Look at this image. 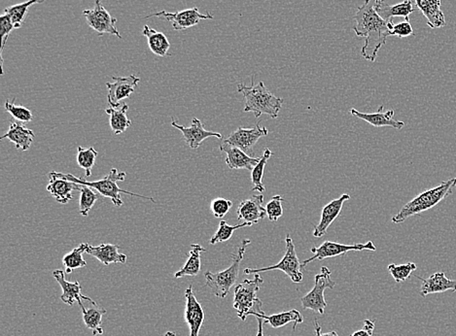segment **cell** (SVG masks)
Masks as SVG:
<instances>
[{"mask_svg": "<svg viewBox=\"0 0 456 336\" xmlns=\"http://www.w3.org/2000/svg\"><path fill=\"white\" fill-rule=\"evenodd\" d=\"M351 199V196L348 194H344L339 199H333L328 204L323 207L321 212V219L317 226H314V236L316 238L325 236L328 229L334 220L338 218L343 210L344 202Z\"/></svg>", "mask_w": 456, "mask_h": 336, "instance_id": "cell-18", "label": "cell"}, {"mask_svg": "<svg viewBox=\"0 0 456 336\" xmlns=\"http://www.w3.org/2000/svg\"><path fill=\"white\" fill-rule=\"evenodd\" d=\"M284 201L281 196L272 197L271 200L266 205L267 216L272 223H277L280 217L284 215L282 202Z\"/></svg>", "mask_w": 456, "mask_h": 336, "instance_id": "cell-40", "label": "cell"}, {"mask_svg": "<svg viewBox=\"0 0 456 336\" xmlns=\"http://www.w3.org/2000/svg\"><path fill=\"white\" fill-rule=\"evenodd\" d=\"M418 279L422 281L420 288V295L422 296L431 295V293H445L447 291L456 293V280L448 279L445 273H436L428 278L418 277Z\"/></svg>", "mask_w": 456, "mask_h": 336, "instance_id": "cell-22", "label": "cell"}, {"mask_svg": "<svg viewBox=\"0 0 456 336\" xmlns=\"http://www.w3.org/2000/svg\"><path fill=\"white\" fill-rule=\"evenodd\" d=\"M81 310L83 313L84 323H85L86 327L90 328L93 332V335H103V330L101 328V322H103V315L106 314L105 309L94 305V307L89 309L82 307Z\"/></svg>", "mask_w": 456, "mask_h": 336, "instance_id": "cell-31", "label": "cell"}, {"mask_svg": "<svg viewBox=\"0 0 456 336\" xmlns=\"http://www.w3.org/2000/svg\"><path fill=\"white\" fill-rule=\"evenodd\" d=\"M98 196L93 189L86 186H80V202H79V213L81 216L87 217L89 212L93 208Z\"/></svg>", "mask_w": 456, "mask_h": 336, "instance_id": "cell-37", "label": "cell"}, {"mask_svg": "<svg viewBox=\"0 0 456 336\" xmlns=\"http://www.w3.org/2000/svg\"><path fill=\"white\" fill-rule=\"evenodd\" d=\"M375 330V322L371 320L364 321V327L360 330L353 333L351 336H373Z\"/></svg>", "mask_w": 456, "mask_h": 336, "instance_id": "cell-44", "label": "cell"}, {"mask_svg": "<svg viewBox=\"0 0 456 336\" xmlns=\"http://www.w3.org/2000/svg\"><path fill=\"white\" fill-rule=\"evenodd\" d=\"M416 6L427 20L431 29L446 26L445 15L441 9V0H415Z\"/></svg>", "mask_w": 456, "mask_h": 336, "instance_id": "cell-26", "label": "cell"}, {"mask_svg": "<svg viewBox=\"0 0 456 336\" xmlns=\"http://www.w3.org/2000/svg\"><path fill=\"white\" fill-rule=\"evenodd\" d=\"M5 109L15 120L18 121L20 123H29L34 120V116H32L31 110L27 109L24 106L15 105L14 101L10 102L9 100H6Z\"/></svg>", "mask_w": 456, "mask_h": 336, "instance_id": "cell-39", "label": "cell"}, {"mask_svg": "<svg viewBox=\"0 0 456 336\" xmlns=\"http://www.w3.org/2000/svg\"><path fill=\"white\" fill-rule=\"evenodd\" d=\"M272 155V152L271 150L266 149L264 150L263 155L260 158V162H258L256 167L253 168L251 173V181L253 184V188H252V191H256L263 192L266 191L265 189L264 185H263V177H264L265 168H266L267 160H270Z\"/></svg>", "mask_w": 456, "mask_h": 336, "instance_id": "cell-34", "label": "cell"}, {"mask_svg": "<svg viewBox=\"0 0 456 336\" xmlns=\"http://www.w3.org/2000/svg\"><path fill=\"white\" fill-rule=\"evenodd\" d=\"M152 17L163 18L170 22L172 24V28L175 31H184V29L197 26L203 20H212L214 18L208 12L207 14L200 13L198 7L182 10V11L175 12V13L163 10V11L148 15L147 17H145V19L152 18Z\"/></svg>", "mask_w": 456, "mask_h": 336, "instance_id": "cell-11", "label": "cell"}, {"mask_svg": "<svg viewBox=\"0 0 456 336\" xmlns=\"http://www.w3.org/2000/svg\"><path fill=\"white\" fill-rule=\"evenodd\" d=\"M263 282L264 280L257 273L255 274L253 280L245 279L242 283L235 287L234 308L240 320L245 321L249 316H253L254 313H264L262 301L257 298Z\"/></svg>", "mask_w": 456, "mask_h": 336, "instance_id": "cell-6", "label": "cell"}, {"mask_svg": "<svg viewBox=\"0 0 456 336\" xmlns=\"http://www.w3.org/2000/svg\"><path fill=\"white\" fill-rule=\"evenodd\" d=\"M456 187V177L440 183L437 187L433 189L427 190L423 192L420 196L411 199L406 205H404L402 209L398 212L397 215L392 218L394 224H401L405 222L406 219L411 216L420 215L423 212L427 211L436 205L440 204L446 197L453 194V190Z\"/></svg>", "mask_w": 456, "mask_h": 336, "instance_id": "cell-4", "label": "cell"}, {"mask_svg": "<svg viewBox=\"0 0 456 336\" xmlns=\"http://www.w3.org/2000/svg\"><path fill=\"white\" fill-rule=\"evenodd\" d=\"M119 249L120 247L113 244H101L98 246H91L88 244L86 253L98 259L104 266L127 263L128 257L125 254L119 253Z\"/></svg>", "mask_w": 456, "mask_h": 336, "instance_id": "cell-21", "label": "cell"}, {"mask_svg": "<svg viewBox=\"0 0 456 336\" xmlns=\"http://www.w3.org/2000/svg\"><path fill=\"white\" fill-rule=\"evenodd\" d=\"M96 157H98V152L93 147L85 149V148L78 146L77 148V164L85 170L86 177L91 176V169L96 164Z\"/></svg>", "mask_w": 456, "mask_h": 336, "instance_id": "cell-35", "label": "cell"}, {"mask_svg": "<svg viewBox=\"0 0 456 336\" xmlns=\"http://www.w3.org/2000/svg\"><path fill=\"white\" fill-rule=\"evenodd\" d=\"M232 206L233 202L230 200L218 197V199L212 200V204H210V210H212L215 218L221 219L229 213Z\"/></svg>", "mask_w": 456, "mask_h": 336, "instance_id": "cell-42", "label": "cell"}, {"mask_svg": "<svg viewBox=\"0 0 456 336\" xmlns=\"http://www.w3.org/2000/svg\"><path fill=\"white\" fill-rule=\"evenodd\" d=\"M264 196L256 194L240 202L237 207V214L239 221L247 223L257 224L259 221L266 218V207L263 206Z\"/></svg>", "mask_w": 456, "mask_h": 336, "instance_id": "cell-19", "label": "cell"}, {"mask_svg": "<svg viewBox=\"0 0 456 336\" xmlns=\"http://www.w3.org/2000/svg\"><path fill=\"white\" fill-rule=\"evenodd\" d=\"M258 321V333H257V336H264V328H263V326H264V320L261 318H257Z\"/></svg>", "mask_w": 456, "mask_h": 336, "instance_id": "cell-46", "label": "cell"}, {"mask_svg": "<svg viewBox=\"0 0 456 336\" xmlns=\"http://www.w3.org/2000/svg\"><path fill=\"white\" fill-rule=\"evenodd\" d=\"M390 36L403 38V37L415 36V32H413V29L410 22L405 21L403 23L393 24L392 29L390 31Z\"/></svg>", "mask_w": 456, "mask_h": 336, "instance_id": "cell-43", "label": "cell"}, {"mask_svg": "<svg viewBox=\"0 0 456 336\" xmlns=\"http://www.w3.org/2000/svg\"><path fill=\"white\" fill-rule=\"evenodd\" d=\"M54 278L58 282L59 285L61 286L63 293L61 296V300L64 303L69 306H73L74 303H78L80 307H84L82 300L88 301L91 305H96L95 300H91L89 296H83L81 293V286L78 281L68 282L66 280V275L63 270L53 271Z\"/></svg>", "mask_w": 456, "mask_h": 336, "instance_id": "cell-16", "label": "cell"}, {"mask_svg": "<svg viewBox=\"0 0 456 336\" xmlns=\"http://www.w3.org/2000/svg\"><path fill=\"white\" fill-rule=\"evenodd\" d=\"M49 176L63 178V179L68 180V181L75 183L79 186H86L96 190V191L100 192L101 196L110 199L116 207H121L124 204L121 194H128L131 197H140V199H148L152 202H156L152 197L140 196V194H133V192L121 189L118 186L117 183L124 181L126 176H127V173L118 171L117 168H112L111 171L103 179L93 182L87 181L83 178L75 177L73 174H69V173L64 174V173L53 171L49 173Z\"/></svg>", "mask_w": 456, "mask_h": 336, "instance_id": "cell-2", "label": "cell"}, {"mask_svg": "<svg viewBox=\"0 0 456 336\" xmlns=\"http://www.w3.org/2000/svg\"><path fill=\"white\" fill-rule=\"evenodd\" d=\"M364 250L376 251V247L372 241H368L365 244H351V245L339 243V242L325 241L319 247H312L311 249L312 257L304 261L301 264V266L303 268L307 264L316 261V259L323 261L325 259L341 256V254L348 253L351 251Z\"/></svg>", "mask_w": 456, "mask_h": 336, "instance_id": "cell-9", "label": "cell"}, {"mask_svg": "<svg viewBox=\"0 0 456 336\" xmlns=\"http://www.w3.org/2000/svg\"><path fill=\"white\" fill-rule=\"evenodd\" d=\"M142 34L147 39L148 47H149L154 55L158 56H170L168 51H170L172 44H170V40L165 34L151 29L147 24L143 28Z\"/></svg>", "mask_w": 456, "mask_h": 336, "instance_id": "cell-28", "label": "cell"}, {"mask_svg": "<svg viewBox=\"0 0 456 336\" xmlns=\"http://www.w3.org/2000/svg\"><path fill=\"white\" fill-rule=\"evenodd\" d=\"M128 105H122L121 108L109 106L105 113L110 116V128L114 135H119L125 132L131 125V121L128 118Z\"/></svg>", "mask_w": 456, "mask_h": 336, "instance_id": "cell-30", "label": "cell"}, {"mask_svg": "<svg viewBox=\"0 0 456 336\" xmlns=\"http://www.w3.org/2000/svg\"><path fill=\"white\" fill-rule=\"evenodd\" d=\"M416 268H418V266L415 263L400 264V266L391 264L388 266L389 273L391 274L394 280L397 282V283H402L406 279L410 278L411 273L416 270Z\"/></svg>", "mask_w": 456, "mask_h": 336, "instance_id": "cell-38", "label": "cell"}, {"mask_svg": "<svg viewBox=\"0 0 456 336\" xmlns=\"http://www.w3.org/2000/svg\"><path fill=\"white\" fill-rule=\"evenodd\" d=\"M87 245L88 243H82L64 257L63 264L66 268V273H71L74 269L85 268L87 263L83 258V254L86 253Z\"/></svg>", "mask_w": 456, "mask_h": 336, "instance_id": "cell-33", "label": "cell"}, {"mask_svg": "<svg viewBox=\"0 0 456 336\" xmlns=\"http://www.w3.org/2000/svg\"><path fill=\"white\" fill-rule=\"evenodd\" d=\"M15 26L12 23L11 17L7 13H3L0 16V38H1V51L0 56H3L4 47L8 40V37L12 31H14Z\"/></svg>", "mask_w": 456, "mask_h": 336, "instance_id": "cell-41", "label": "cell"}, {"mask_svg": "<svg viewBox=\"0 0 456 336\" xmlns=\"http://www.w3.org/2000/svg\"><path fill=\"white\" fill-rule=\"evenodd\" d=\"M267 135H269V130H267V128L261 127L258 123L254 128H237L235 132L230 133L225 141L240 148L247 155H250L253 154L254 146L256 145L258 141Z\"/></svg>", "mask_w": 456, "mask_h": 336, "instance_id": "cell-12", "label": "cell"}, {"mask_svg": "<svg viewBox=\"0 0 456 336\" xmlns=\"http://www.w3.org/2000/svg\"><path fill=\"white\" fill-rule=\"evenodd\" d=\"M253 316L256 318L263 319L265 323H269L274 328H282L286 326L287 323H294L293 330H295L298 323L304 322L303 315L296 309L270 316H267L265 312L261 314L254 313Z\"/></svg>", "mask_w": 456, "mask_h": 336, "instance_id": "cell-27", "label": "cell"}, {"mask_svg": "<svg viewBox=\"0 0 456 336\" xmlns=\"http://www.w3.org/2000/svg\"><path fill=\"white\" fill-rule=\"evenodd\" d=\"M114 83H105L108 91V106L117 108L122 106L121 101L130 98L135 91L136 86L140 82V79L135 75L128 77H112Z\"/></svg>", "mask_w": 456, "mask_h": 336, "instance_id": "cell-14", "label": "cell"}, {"mask_svg": "<svg viewBox=\"0 0 456 336\" xmlns=\"http://www.w3.org/2000/svg\"><path fill=\"white\" fill-rule=\"evenodd\" d=\"M50 177V181L47 185V191L50 192L59 204H66L73 200V191H80V186L75 183L68 181L63 178Z\"/></svg>", "mask_w": 456, "mask_h": 336, "instance_id": "cell-23", "label": "cell"}, {"mask_svg": "<svg viewBox=\"0 0 456 336\" xmlns=\"http://www.w3.org/2000/svg\"><path fill=\"white\" fill-rule=\"evenodd\" d=\"M375 9L381 18L386 22H392L395 17H403L409 22V17L415 12L411 0H404L401 3L389 5L384 1L375 2Z\"/></svg>", "mask_w": 456, "mask_h": 336, "instance_id": "cell-24", "label": "cell"}, {"mask_svg": "<svg viewBox=\"0 0 456 336\" xmlns=\"http://www.w3.org/2000/svg\"><path fill=\"white\" fill-rule=\"evenodd\" d=\"M353 31L357 36L365 37V43L361 49V55L367 61H376L378 51L386 43L393 22H386L381 18L375 9V0L358 7L355 16Z\"/></svg>", "mask_w": 456, "mask_h": 336, "instance_id": "cell-1", "label": "cell"}, {"mask_svg": "<svg viewBox=\"0 0 456 336\" xmlns=\"http://www.w3.org/2000/svg\"><path fill=\"white\" fill-rule=\"evenodd\" d=\"M163 336H177V335H175V333H173V332H168V333H166V335H163Z\"/></svg>", "mask_w": 456, "mask_h": 336, "instance_id": "cell-47", "label": "cell"}, {"mask_svg": "<svg viewBox=\"0 0 456 336\" xmlns=\"http://www.w3.org/2000/svg\"><path fill=\"white\" fill-rule=\"evenodd\" d=\"M314 326H316V336H339L337 332H334V330H332V332L327 333H321V325H319L318 321L316 320L314 321Z\"/></svg>", "mask_w": 456, "mask_h": 336, "instance_id": "cell-45", "label": "cell"}, {"mask_svg": "<svg viewBox=\"0 0 456 336\" xmlns=\"http://www.w3.org/2000/svg\"><path fill=\"white\" fill-rule=\"evenodd\" d=\"M250 243L251 241L249 239H244L242 241L237 253L233 254L232 264L224 271L217 273H212L210 271L205 273L207 286L212 291L213 295L217 298H225L229 295L230 289L235 285L237 276H239L240 263H242L245 251Z\"/></svg>", "mask_w": 456, "mask_h": 336, "instance_id": "cell-5", "label": "cell"}, {"mask_svg": "<svg viewBox=\"0 0 456 336\" xmlns=\"http://www.w3.org/2000/svg\"><path fill=\"white\" fill-rule=\"evenodd\" d=\"M205 251L207 250L202 245H200V244H192L191 245L189 258H188L187 261L182 266V268L179 269V271H177L175 274V277L182 278L186 277V276L196 277L200 273V266H202V264H200V256Z\"/></svg>", "mask_w": 456, "mask_h": 336, "instance_id": "cell-29", "label": "cell"}, {"mask_svg": "<svg viewBox=\"0 0 456 336\" xmlns=\"http://www.w3.org/2000/svg\"><path fill=\"white\" fill-rule=\"evenodd\" d=\"M172 125L173 128H177L182 132L183 138L186 144L189 146L191 149H198L200 144L209 137H216L222 139V135L214 132H208L203 128V123L198 118H193L192 125L191 127L186 128L184 125H178L175 122V119H172Z\"/></svg>", "mask_w": 456, "mask_h": 336, "instance_id": "cell-15", "label": "cell"}, {"mask_svg": "<svg viewBox=\"0 0 456 336\" xmlns=\"http://www.w3.org/2000/svg\"><path fill=\"white\" fill-rule=\"evenodd\" d=\"M82 14L85 17L88 26L98 32V36L111 34L117 36L119 39H122L120 32L116 28L117 20L113 18L108 10L104 8L103 0H96L95 8L84 10Z\"/></svg>", "mask_w": 456, "mask_h": 336, "instance_id": "cell-10", "label": "cell"}, {"mask_svg": "<svg viewBox=\"0 0 456 336\" xmlns=\"http://www.w3.org/2000/svg\"><path fill=\"white\" fill-rule=\"evenodd\" d=\"M237 91L244 96V112L254 113L256 118L261 117L262 115H267L272 119L279 117L284 100L272 95L264 82H259L257 85L252 84L251 86L239 84Z\"/></svg>", "mask_w": 456, "mask_h": 336, "instance_id": "cell-3", "label": "cell"}, {"mask_svg": "<svg viewBox=\"0 0 456 336\" xmlns=\"http://www.w3.org/2000/svg\"><path fill=\"white\" fill-rule=\"evenodd\" d=\"M331 270L326 266H322L321 273L316 276L314 287L311 291L301 298L302 306L304 310H312L323 315L327 307L324 291L326 289H334L336 282L331 279Z\"/></svg>", "mask_w": 456, "mask_h": 336, "instance_id": "cell-8", "label": "cell"}, {"mask_svg": "<svg viewBox=\"0 0 456 336\" xmlns=\"http://www.w3.org/2000/svg\"><path fill=\"white\" fill-rule=\"evenodd\" d=\"M185 322L190 328V336H199L200 328L205 322V314L203 305L196 298L193 286L191 285L185 291Z\"/></svg>", "mask_w": 456, "mask_h": 336, "instance_id": "cell-13", "label": "cell"}, {"mask_svg": "<svg viewBox=\"0 0 456 336\" xmlns=\"http://www.w3.org/2000/svg\"><path fill=\"white\" fill-rule=\"evenodd\" d=\"M45 0H27L24 3H20L10 6L4 10L3 13H7L11 17L12 23H13L15 29H20L26 20L27 13H29V7L32 5L43 3Z\"/></svg>", "mask_w": 456, "mask_h": 336, "instance_id": "cell-32", "label": "cell"}, {"mask_svg": "<svg viewBox=\"0 0 456 336\" xmlns=\"http://www.w3.org/2000/svg\"><path fill=\"white\" fill-rule=\"evenodd\" d=\"M219 149L226 154V164L230 169H247L251 171L260 162V158H252L225 140L220 144Z\"/></svg>", "mask_w": 456, "mask_h": 336, "instance_id": "cell-17", "label": "cell"}, {"mask_svg": "<svg viewBox=\"0 0 456 336\" xmlns=\"http://www.w3.org/2000/svg\"><path fill=\"white\" fill-rule=\"evenodd\" d=\"M251 223H242L237 224V226H229L225 221L220 222L219 227H218L217 231L215 232L214 236L210 238L209 244L212 245H215L217 243H221V242H225L230 240V237L234 234L235 231L237 229H242L245 227H251Z\"/></svg>", "mask_w": 456, "mask_h": 336, "instance_id": "cell-36", "label": "cell"}, {"mask_svg": "<svg viewBox=\"0 0 456 336\" xmlns=\"http://www.w3.org/2000/svg\"><path fill=\"white\" fill-rule=\"evenodd\" d=\"M285 243H286V249H285L284 257L279 264L267 266V268H245L244 273L249 275V274L266 273V271L280 270L286 274L294 283H301L302 280H303V273L301 271L302 266L298 256H297L294 242L289 234L286 236Z\"/></svg>", "mask_w": 456, "mask_h": 336, "instance_id": "cell-7", "label": "cell"}, {"mask_svg": "<svg viewBox=\"0 0 456 336\" xmlns=\"http://www.w3.org/2000/svg\"><path fill=\"white\" fill-rule=\"evenodd\" d=\"M371 1L372 0H365V3H370ZM381 1H384V0H375V2H381Z\"/></svg>", "mask_w": 456, "mask_h": 336, "instance_id": "cell-48", "label": "cell"}, {"mask_svg": "<svg viewBox=\"0 0 456 336\" xmlns=\"http://www.w3.org/2000/svg\"><path fill=\"white\" fill-rule=\"evenodd\" d=\"M0 139H8L14 143L16 149L22 151L29 150L34 139V133L31 130L24 127L23 123L14 122L10 125L8 132L5 133Z\"/></svg>", "mask_w": 456, "mask_h": 336, "instance_id": "cell-25", "label": "cell"}, {"mask_svg": "<svg viewBox=\"0 0 456 336\" xmlns=\"http://www.w3.org/2000/svg\"><path fill=\"white\" fill-rule=\"evenodd\" d=\"M383 105H381L376 113H362L353 108L351 113L354 117L361 119L376 128L390 127L395 130H402L405 127V123L394 120L393 110H389L388 112H383Z\"/></svg>", "mask_w": 456, "mask_h": 336, "instance_id": "cell-20", "label": "cell"}]
</instances>
